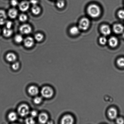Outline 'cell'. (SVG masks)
Listing matches in <instances>:
<instances>
[{"instance_id": "cell-1", "label": "cell", "mask_w": 124, "mask_h": 124, "mask_svg": "<svg viewBox=\"0 0 124 124\" xmlns=\"http://www.w3.org/2000/svg\"><path fill=\"white\" fill-rule=\"evenodd\" d=\"M87 13L91 17L96 18L100 16L101 10L99 6L93 4L88 6L87 8Z\"/></svg>"}, {"instance_id": "cell-2", "label": "cell", "mask_w": 124, "mask_h": 124, "mask_svg": "<svg viewBox=\"0 0 124 124\" xmlns=\"http://www.w3.org/2000/svg\"><path fill=\"white\" fill-rule=\"evenodd\" d=\"M42 95L44 98H51L54 94V91L51 87L49 86H45L41 91Z\"/></svg>"}, {"instance_id": "cell-3", "label": "cell", "mask_w": 124, "mask_h": 124, "mask_svg": "<svg viewBox=\"0 0 124 124\" xmlns=\"http://www.w3.org/2000/svg\"><path fill=\"white\" fill-rule=\"evenodd\" d=\"M90 22L89 19L87 18H83L80 20L79 23L78 27L80 30H86L89 27Z\"/></svg>"}, {"instance_id": "cell-4", "label": "cell", "mask_w": 124, "mask_h": 124, "mask_svg": "<svg viewBox=\"0 0 124 124\" xmlns=\"http://www.w3.org/2000/svg\"><path fill=\"white\" fill-rule=\"evenodd\" d=\"M18 112L21 116L24 117L27 116L30 113V108L26 104H22L18 108Z\"/></svg>"}, {"instance_id": "cell-5", "label": "cell", "mask_w": 124, "mask_h": 124, "mask_svg": "<svg viewBox=\"0 0 124 124\" xmlns=\"http://www.w3.org/2000/svg\"><path fill=\"white\" fill-rule=\"evenodd\" d=\"M19 30L21 33L23 34L27 35L31 33L32 28L29 24H24L20 26Z\"/></svg>"}, {"instance_id": "cell-6", "label": "cell", "mask_w": 124, "mask_h": 124, "mask_svg": "<svg viewBox=\"0 0 124 124\" xmlns=\"http://www.w3.org/2000/svg\"><path fill=\"white\" fill-rule=\"evenodd\" d=\"M75 121L72 115L69 114L64 115L62 118L61 123L63 124H72Z\"/></svg>"}, {"instance_id": "cell-7", "label": "cell", "mask_w": 124, "mask_h": 124, "mask_svg": "<svg viewBox=\"0 0 124 124\" xmlns=\"http://www.w3.org/2000/svg\"><path fill=\"white\" fill-rule=\"evenodd\" d=\"M107 114L108 116L111 119H116L117 117L118 111L115 108H110L108 110Z\"/></svg>"}, {"instance_id": "cell-8", "label": "cell", "mask_w": 124, "mask_h": 124, "mask_svg": "<svg viewBox=\"0 0 124 124\" xmlns=\"http://www.w3.org/2000/svg\"><path fill=\"white\" fill-rule=\"evenodd\" d=\"M100 30L104 36L110 35L111 32V30L110 27L106 25H102L100 28Z\"/></svg>"}, {"instance_id": "cell-9", "label": "cell", "mask_w": 124, "mask_h": 124, "mask_svg": "<svg viewBox=\"0 0 124 124\" xmlns=\"http://www.w3.org/2000/svg\"><path fill=\"white\" fill-rule=\"evenodd\" d=\"M113 30L115 33L119 34L123 33L124 30V27L122 24H116L114 25Z\"/></svg>"}, {"instance_id": "cell-10", "label": "cell", "mask_w": 124, "mask_h": 124, "mask_svg": "<svg viewBox=\"0 0 124 124\" xmlns=\"http://www.w3.org/2000/svg\"><path fill=\"white\" fill-rule=\"evenodd\" d=\"M34 43V40L32 38L28 37L26 38L24 40V46L28 48H30L33 46Z\"/></svg>"}, {"instance_id": "cell-11", "label": "cell", "mask_w": 124, "mask_h": 124, "mask_svg": "<svg viewBox=\"0 0 124 124\" xmlns=\"http://www.w3.org/2000/svg\"><path fill=\"white\" fill-rule=\"evenodd\" d=\"M30 7V3L27 1H23L21 2L19 5V8L20 11L25 12L29 9Z\"/></svg>"}, {"instance_id": "cell-12", "label": "cell", "mask_w": 124, "mask_h": 124, "mask_svg": "<svg viewBox=\"0 0 124 124\" xmlns=\"http://www.w3.org/2000/svg\"><path fill=\"white\" fill-rule=\"evenodd\" d=\"M7 16L5 11L0 10V25H3L7 21Z\"/></svg>"}, {"instance_id": "cell-13", "label": "cell", "mask_w": 124, "mask_h": 124, "mask_svg": "<svg viewBox=\"0 0 124 124\" xmlns=\"http://www.w3.org/2000/svg\"><path fill=\"white\" fill-rule=\"evenodd\" d=\"M39 121L41 124H46L48 121V115L45 113H42L39 116Z\"/></svg>"}, {"instance_id": "cell-14", "label": "cell", "mask_w": 124, "mask_h": 124, "mask_svg": "<svg viewBox=\"0 0 124 124\" xmlns=\"http://www.w3.org/2000/svg\"><path fill=\"white\" fill-rule=\"evenodd\" d=\"M108 42L109 46L112 48L116 47L118 44V39L116 38L114 36L110 38Z\"/></svg>"}, {"instance_id": "cell-15", "label": "cell", "mask_w": 124, "mask_h": 124, "mask_svg": "<svg viewBox=\"0 0 124 124\" xmlns=\"http://www.w3.org/2000/svg\"><path fill=\"white\" fill-rule=\"evenodd\" d=\"M28 92L32 96H36L38 94L39 90L38 87L35 86H31L29 87Z\"/></svg>"}, {"instance_id": "cell-16", "label": "cell", "mask_w": 124, "mask_h": 124, "mask_svg": "<svg viewBox=\"0 0 124 124\" xmlns=\"http://www.w3.org/2000/svg\"><path fill=\"white\" fill-rule=\"evenodd\" d=\"M6 59L8 62H15L16 60L17 57L14 53H10L7 54Z\"/></svg>"}, {"instance_id": "cell-17", "label": "cell", "mask_w": 124, "mask_h": 124, "mask_svg": "<svg viewBox=\"0 0 124 124\" xmlns=\"http://www.w3.org/2000/svg\"><path fill=\"white\" fill-rule=\"evenodd\" d=\"M18 11L16 8H11L8 11V16L11 19H14L16 18L18 15Z\"/></svg>"}, {"instance_id": "cell-18", "label": "cell", "mask_w": 124, "mask_h": 124, "mask_svg": "<svg viewBox=\"0 0 124 124\" xmlns=\"http://www.w3.org/2000/svg\"><path fill=\"white\" fill-rule=\"evenodd\" d=\"M80 30L78 27L74 26L70 28L69 32L71 35L76 36L79 33Z\"/></svg>"}, {"instance_id": "cell-19", "label": "cell", "mask_w": 124, "mask_h": 124, "mask_svg": "<svg viewBox=\"0 0 124 124\" xmlns=\"http://www.w3.org/2000/svg\"><path fill=\"white\" fill-rule=\"evenodd\" d=\"M13 30L11 29H8L6 28L3 30V36L6 37H9L12 36L13 34Z\"/></svg>"}, {"instance_id": "cell-20", "label": "cell", "mask_w": 124, "mask_h": 124, "mask_svg": "<svg viewBox=\"0 0 124 124\" xmlns=\"http://www.w3.org/2000/svg\"><path fill=\"white\" fill-rule=\"evenodd\" d=\"M8 119L12 122H14L16 121L18 118L17 115L14 112H12L9 113L8 116Z\"/></svg>"}, {"instance_id": "cell-21", "label": "cell", "mask_w": 124, "mask_h": 124, "mask_svg": "<svg viewBox=\"0 0 124 124\" xmlns=\"http://www.w3.org/2000/svg\"><path fill=\"white\" fill-rule=\"evenodd\" d=\"M31 11L33 14L35 15H37L40 13L41 9L39 6L36 5L33 6L31 8Z\"/></svg>"}, {"instance_id": "cell-22", "label": "cell", "mask_w": 124, "mask_h": 124, "mask_svg": "<svg viewBox=\"0 0 124 124\" xmlns=\"http://www.w3.org/2000/svg\"><path fill=\"white\" fill-rule=\"evenodd\" d=\"M44 36L41 33H37L35 35L34 38L38 42H40L43 40Z\"/></svg>"}, {"instance_id": "cell-23", "label": "cell", "mask_w": 124, "mask_h": 124, "mask_svg": "<svg viewBox=\"0 0 124 124\" xmlns=\"http://www.w3.org/2000/svg\"><path fill=\"white\" fill-rule=\"evenodd\" d=\"M23 39L22 36L20 35H17L14 37V40L16 43H21L23 41Z\"/></svg>"}, {"instance_id": "cell-24", "label": "cell", "mask_w": 124, "mask_h": 124, "mask_svg": "<svg viewBox=\"0 0 124 124\" xmlns=\"http://www.w3.org/2000/svg\"><path fill=\"white\" fill-rule=\"evenodd\" d=\"M65 5V2L64 0H58L57 2V7L59 8H63Z\"/></svg>"}, {"instance_id": "cell-25", "label": "cell", "mask_w": 124, "mask_h": 124, "mask_svg": "<svg viewBox=\"0 0 124 124\" xmlns=\"http://www.w3.org/2000/svg\"><path fill=\"white\" fill-rule=\"evenodd\" d=\"M116 63L118 66L121 68H124V58H120L117 59Z\"/></svg>"}, {"instance_id": "cell-26", "label": "cell", "mask_w": 124, "mask_h": 124, "mask_svg": "<svg viewBox=\"0 0 124 124\" xmlns=\"http://www.w3.org/2000/svg\"><path fill=\"white\" fill-rule=\"evenodd\" d=\"M27 16L24 14H22L20 15L19 17V20L22 22L26 21L27 20Z\"/></svg>"}, {"instance_id": "cell-27", "label": "cell", "mask_w": 124, "mask_h": 124, "mask_svg": "<svg viewBox=\"0 0 124 124\" xmlns=\"http://www.w3.org/2000/svg\"><path fill=\"white\" fill-rule=\"evenodd\" d=\"M99 43L100 44L102 45H104L106 44L107 42H108L107 39L104 36L101 37L99 40Z\"/></svg>"}, {"instance_id": "cell-28", "label": "cell", "mask_w": 124, "mask_h": 124, "mask_svg": "<svg viewBox=\"0 0 124 124\" xmlns=\"http://www.w3.org/2000/svg\"><path fill=\"white\" fill-rule=\"evenodd\" d=\"M25 122L27 124H32L35 123V121L33 119V118L32 117L27 118L25 120Z\"/></svg>"}, {"instance_id": "cell-29", "label": "cell", "mask_w": 124, "mask_h": 124, "mask_svg": "<svg viewBox=\"0 0 124 124\" xmlns=\"http://www.w3.org/2000/svg\"><path fill=\"white\" fill-rule=\"evenodd\" d=\"M42 101V98L40 97H36L34 99V102L35 104H40Z\"/></svg>"}, {"instance_id": "cell-30", "label": "cell", "mask_w": 124, "mask_h": 124, "mask_svg": "<svg viewBox=\"0 0 124 124\" xmlns=\"http://www.w3.org/2000/svg\"><path fill=\"white\" fill-rule=\"evenodd\" d=\"M118 16L120 19H124V10H121L119 11L117 13Z\"/></svg>"}, {"instance_id": "cell-31", "label": "cell", "mask_w": 124, "mask_h": 124, "mask_svg": "<svg viewBox=\"0 0 124 124\" xmlns=\"http://www.w3.org/2000/svg\"><path fill=\"white\" fill-rule=\"evenodd\" d=\"M19 64L18 62H15L12 64V69L14 70H17L19 69Z\"/></svg>"}, {"instance_id": "cell-32", "label": "cell", "mask_w": 124, "mask_h": 124, "mask_svg": "<svg viewBox=\"0 0 124 124\" xmlns=\"http://www.w3.org/2000/svg\"><path fill=\"white\" fill-rule=\"evenodd\" d=\"M116 123L119 124H123L124 123V120L122 118L117 117L116 119Z\"/></svg>"}, {"instance_id": "cell-33", "label": "cell", "mask_w": 124, "mask_h": 124, "mask_svg": "<svg viewBox=\"0 0 124 124\" xmlns=\"http://www.w3.org/2000/svg\"><path fill=\"white\" fill-rule=\"evenodd\" d=\"M30 115H31V117L35 118L37 116L38 114L36 110H33L30 112Z\"/></svg>"}, {"instance_id": "cell-34", "label": "cell", "mask_w": 124, "mask_h": 124, "mask_svg": "<svg viewBox=\"0 0 124 124\" xmlns=\"http://www.w3.org/2000/svg\"><path fill=\"white\" fill-rule=\"evenodd\" d=\"M6 23V27H7V28L11 29L12 25H13V23H12V22L10 21H7Z\"/></svg>"}, {"instance_id": "cell-35", "label": "cell", "mask_w": 124, "mask_h": 124, "mask_svg": "<svg viewBox=\"0 0 124 124\" xmlns=\"http://www.w3.org/2000/svg\"><path fill=\"white\" fill-rule=\"evenodd\" d=\"M11 4L13 7H15L18 4V2L17 0H11Z\"/></svg>"}, {"instance_id": "cell-36", "label": "cell", "mask_w": 124, "mask_h": 124, "mask_svg": "<svg viewBox=\"0 0 124 124\" xmlns=\"http://www.w3.org/2000/svg\"><path fill=\"white\" fill-rule=\"evenodd\" d=\"M30 2L33 5H36L38 3V1L37 0H30Z\"/></svg>"}, {"instance_id": "cell-37", "label": "cell", "mask_w": 124, "mask_h": 124, "mask_svg": "<svg viewBox=\"0 0 124 124\" xmlns=\"http://www.w3.org/2000/svg\"><path fill=\"white\" fill-rule=\"evenodd\" d=\"M123 38L124 39V33L123 34Z\"/></svg>"}, {"instance_id": "cell-38", "label": "cell", "mask_w": 124, "mask_h": 124, "mask_svg": "<svg viewBox=\"0 0 124 124\" xmlns=\"http://www.w3.org/2000/svg\"><path fill=\"white\" fill-rule=\"evenodd\" d=\"M0 32H1V30H0Z\"/></svg>"}]
</instances>
